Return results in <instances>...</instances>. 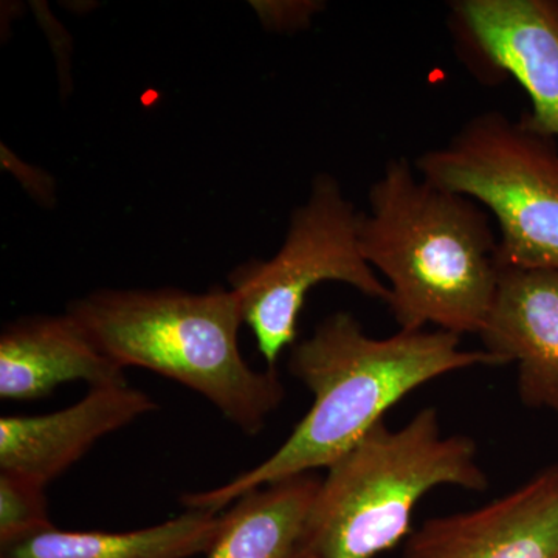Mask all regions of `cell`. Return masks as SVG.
I'll list each match as a JSON object with an SVG mask.
<instances>
[{"label": "cell", "instance_id": "cell-1", "mask_svg": "<svg viewBox=\"0 0 558 558\" xmlns=\"http://www.w3.org/2000/svg\"><path fill=\"white\" fill-rule=\"evenodd\" d=\"M476 366L506 365L484 349L462 348L461 337L446 330H399L376 339L355 315H328L290 348L289 373L314 398L292 435L256 468L211 490L185 494L182 505L219 513L256 488L328 469L414 389Z\"/></svg>", "mask_w": 558, "mask_h": 558}, {"label": "cell", "instance_id": "cell-2", "mask_svg": "<svg viewBox=\"0 0 558 558\" xmlns=\"http://www.w3.org/2000/svg\"><path fill=\"white\" fill-rule=\"evenodd\" d=\"M360 219V245L388 288L399 330L480 336L497 295L498 233L478 202L422 178L407 157L385 165Z\"/></svg>", "mask_w": 558, "mask_h": 558}, {"label": "cell", "instance_id": "cell-3", "mask_svg": "<svg viewBox=\"0 0 558 558\" xmlns=\"http://www.w3.org/2000/svg\"><path fill=\"white\" fill-rule=\"evenodd\" d=\"M92 341L121 368L154 371L199 392L245 435L281 407L277 368H252L240 351L244 317L233 290H98L69 304Z\"/></svg>", "mask_w": 558, "mask_h": 558}, {"label": "cell", "instance_id": "cell-4", "mask_svg": "<svg viewBox=\"0 0 558 558\" xmlns=\"http://www.w3.org/2000/svg\"><path fill=\"white\" fill-rule=\"evenodd\" d=\"M440 486L486 490L476 440L444 435L435 407L400 428L380 421L319 483L304 527V557L374 558L396 548L411 534L418 501Z\"/></svg>", "mask_w": 558, "mask_h": 558}, {"label": "cell", "instance_id": "cell-5", "mask_svg": "<svg viewBox=\"0 0 558 558\" xmlns=\"http://www.w3.org/2000/svg\"><path fill=\"white\" fill-rule=\"evenodd\" d=\"M422 178L478 202L502 266L558 271V142L501 110L470 117L414 161Z\"/></svg>", "mask_w": 558, "mask_h": 558}, {"label": "cell", "instance_id": "cell-6", "mask_svg": "<svg viewBox=\"0 0 558 558\" xmlns=\"http://www.w3.org/2000/svg\"><path fill=\"white\" fill-rule=\"evenodd\" d=\"M360 219L362 211L339 180L323 172L312 180L306 202L293 209L275 256L250 260L230 275L244 323L269 368L296 343L301 310L315 286L343 282L387 303V284L363 256Z\"/></svg>", "mask_w": 558, "mask_h": 558}, {"label": "cell", "instance_id": "cell-7", "mask_svg": "<svg viewBox=\"0 0 558 558\" xmlns=\"http://www.w3.org/2000/svg\"><path fill=\"white\" fill-rule=\"evenodd\" d=\"M447 24L470 72L520 83L531 101L521 119L558 142V0H453Z\"/></svg>", "mask_w": 558, "mask_h": 558}, {"label": "cell", "instance_id": "cell-8", "mask_svg": "<svg viewBox=\"0 0 558 558\" xmlns=\"http://www.w3.org/2000/svg\"><path fill=\"white\" fill-rule=\"evenodd\" d=\"M398 558H558V462L480 508L425 520Z\"/></svg>", "mask_w": 558, "mask_h": 558}, {"label": "cell", "instance_id": "cell-9", "mask_svg": "<svg viewBox=\"0 0 558 558\" xmlns=\"http://www.w3.org/2000/svg\"><path fill=\"white\" fill-rule=\"evenodd\" d=\"M480 337L484 351L517 366L524 407L558 413V271L501 264Z\"/></svg>", "mask_w": 558, "mask_h": 558}, {"label": "cell", "instance_id": "cell-10", "mask_svg": "<svg viewBox=\"0 0 558 558\" xmlns=\"http://www.w3.org/2000/svg\"><path fill=\"white\" fill-rule=\"evenodd\" d=\"M157 409L130 385L90 388L69 409L40 416L0 418V470L47 484L72 468L105 436Z\"/></svg>", "mask_w": 558, "mask_h": 558}, {"label": "cell", "instance_id": "cell-11", "mask_svg": "<svg viewBox=\"0 0 558 558\" xmlns=\"http://www.w3.org/2000/svg\"><path fill=\"white\" fill-rule=\"evenodd\" d=\"M68 381L90 388L128 385L124 368L92 341L72 315H40L9 323L0 336V398H46Z\"/></svg>", "mask_w": 558, "mask_h": 558}, {"label": "cell", "instance_id": "cell-12", "mask_svg": "<svg viewBox=\"0 0 558 558\" xmlns=\"http://www.w3.org/2000/svg\"><path fill=\"white\" fill-rule=\"evenodd\" d=\"M220 524L218 512L186 510L156 526L119 534L51 526L0 546V558H191L208 553Z\"/></svg>", "mask_w": 558, "mask_h": 558}, {"label": "cell", "instance_id": "cell-13", "mask_svg": "<svg viewBox=\"0 0 558 558\" xmlns=\"http://www.w3.org/2000/svg\"><path fill=\"white\" fill-rule=\"evenodd\" d=\"M322 480L312 473L248 492L222 513L207 558H304L307 515Z\"/></svg>", "mask_w": 558, "mask_h": 558}, {"label": "cell", "instance_id": "cell-14", "mask_svg": "<svg viewBox=\"0 0 558 558\" xmlns=\"http://www.w3.org/2000/svg\"><path fill=\"white\" fill-rule=\"evenodd\" d=\"M46 486L0 470V546L51 527Z\"/></svg>", "mask_w": 558, "mask_h": 558}, {"label": "cell", "instance_id": "cell-15", "mask_svg": "<svg viewBox=\"0 0 558 558\" xmlns=\"http://www.w3.org/2000/svg\"><path fill=\"white\" fill-rule=\"evenodd\" d=\"M263 7V20L278 32H295L307 27L314 14L323 9L322 2H270Z\"/></svg>", "mask_w": 558, "mask_h": 558}, {"label": "cell", "instance_id": "cell-16", "mask_svg": "<svg viewBox=\"0 0 558 558\" xmlns=\"http://www.w3.org/2000/svg\"><path fill=\"white\" fill-rule=\"evenodd\" d=\"M304 558H315V557H312V556H307V557H304Z\"/></svg>", "mask_w": 558, "mask_h": 558}]
</instances>
